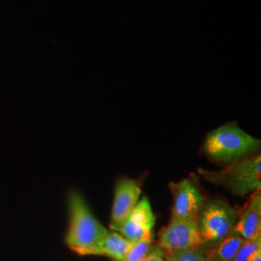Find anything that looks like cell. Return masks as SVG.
Here are the masks:
<instances>
[{"label": "cell", "mask_w": 261, "mask_h": 261, "mask_svg": "<svg viewBox=\"0 0 261 261\" xmlns=\"http://www.w3.org/2000/svg\"><path fill=\"white\" fill-rule=\"evenodd\" d=\"M70 226L66 236L69 248L81 255H99L109 230L91 212L84 196L73 191L68 198Z\"/></svg>", "instance_id": "6da1fadb"}, {"label": "cell", "mask_w": 261, "mask_h": 261, "mask_svg": "<svg viewBox=\"0 0 261 261\" xmlns=\"http://www.w3.org/2000/svg\"><path fill=\"white\" fill-rule=\"evenodd\" d=\"M260 145V140L242 130L235 122H229L208 133L202 151L217 165H228L255 155Z\"/></svg>", "instance_id": "7a4b0ae2"}, {"label": "cell", "mask_w": 261, "mask_h": 261, "mask_svg": "<svg viewBox=\"0 0 261 261\" xmlns=\"http://www.w3.org/2000/svg\"><path fill=\"white\" fill-rule=\"evenodd\" d=\"M197 173L212 184L224 187L235 196H245L260 190V154L225 165L220 170L199 168Z\"/></svg>", "instance_id": "3957f363"}, {"label": "cell", "mask_w": 261, "mask_h": 261, "mask_svg": "<svg viewBox=\"0 0 261 261\" xmlns=\"http://www.w3.org/2000/svg\"><path fill=\"white\" fill-rule=\"evenodd\" d=\"M238 219V210L222 197L206 199L197 224L206 248H211L232 232Z\"/></svg>", "instance_id": "277c9868"}, {"label": "cell", "mask_w": 261, "mask_h": 261, "mask_svg": "<svg viewBox=\"0 0 261 261\" xmlns=\"http://www.w3.org/2000/svg\"><path fill=\"white\" fill-rule=\"evenodd\" d=\"M156 246L164 255L204 246L197 220L170 219L168 225L160 230Z\"/></svg>", "instance_id": "5b68a950"}, {"label": "cell", "mask_w": 261, "mask_h": 261, "mask_svg": "<svg viewBox=\"0 0 261 261\" xmlns=\"http://www.w3.org/2000/svg\"><path fill=\"white\" fill-rule=\"evenodd\" d=\"M173 196L171 219L174 220H197L206 196L196 178H186L177 183H169Z\"/></svg>", "instance_id": "8992f818"}, {"label": "cell", "mask_w": 261, "mask_h": 261, "mask_svg": "<svg viewBox=\"0 0 261 261\" xmlns=\"http://www.w3.org/2000/svg\"><path fill=\"white\" fill-rule=\"evenodd\" d=\"M156 217L153 213L149 199L143 196L133 209L129 217L119 226L112 230L121 234L126 239L137 243L153 235Z\"/></svg>", "instance_id": "52a82bcc"}, {"label": "cell", "mask_w": 261, "mask_h": 261, "mask_svg": "<svg viewBox=\"0 0 261 261\" xmlns=\"http://www.w3.org/2000/svg\"><path fill=\"white\" fill-rule=\"evenodd\" d=\"M141 195L140 185L134 179H120L114 191V199L112 204L111 229H113L129 217L133 209L138 204Z\"/></svg>", "instance_id": "ba28073f"}, {"label": "cell", "mask_w": 261, "mask_h": 261, "mask_svg": "<svg viewBox=\"0 0 261 261\" xmlns=\"http://www.w3.org/2000/svg\"><path fill=\"white\" fill-rule=\"evenodd\" d=\"M233 231L245 240L261 235L260 190L252 193L241 211H238V219Z\"/></svg>", "instance_id": "9c48e42d"}, {"label": "cell", "mask_w": 261, "mask_h": 261, "mask_svg": "<svg viewBox=\"0 0 261 261\" xmlns=\"http://www.w3.org/2000/svg\"><path fill=\"white\" fill-rule=\"evenodd\" d=\"M245 239L232 230L224 239L208 249L209 261H233Z\"/></svg>", "instance_id": "30bf717a"}, {"label": "cell", "mask_w": 261, "mask_h": 261, "mask_svg": "<svg viewBox=\"0 0 261 261\" xmlns=\"http://www.w3.org/2000/svg\"><path fill=\"white\" fill-rule=\"evenodd\" d=\"M134 244L116 231H109L101 244L99 255H106L115 261L122 260Z\"/></svg>", "instance_id": "8fae6325"}, {"label": "cell", "mask_w": 261, "mask_h": 261, "mask_svg": "<svg viewBox=\"0 0 261 261\" xmlns=\"http://www.w3.org/2000/svg\"><path fill=\"white\" fill-rule=\"evenodd\" d=\"M165 261H209L208 249L201 246L196 249L173 252L165 255Z\"/></svg>", "instance_id": "7c38bea8"}, {"label": "cell", "mask_w": 261, "mask_h": 261, "mask_svg": "<svg viewBox=\"0 0 261 261\" xmlns=\"http://www.w3.org/2000/svg\"><path fill=\"white\" fill-rule=\"evenodd\" d=\"M154 235H151L148 238L135 243L130 248V251L125 255V257L120 261H141L150 252L153 247Z\"/></svg>", "instance_id": "4fadbf2b"}, {"label": "cell", "mask_w": 261, "mask_h": 261, "mask_svg": "<svg viewBox=\"0 0 261 261\" xmlns=\"http://www.w3.org/2000/svg\"><path fill=\"white\" fill-rule=\"evenodd\" d=\"M261 249V235L245 240L239 251L236 253L233 261H248L252 254Z\"/></svg>", "instance_id": "5bb4252c"}, {"label": "cell", "mask_w": 261, "mask_h": 261, "mask_svg": "<svg viewBox=\"0 0 261 261\" xmlns=\"http://www.w3.org/2000/svg\"><path fill=\"white\" fill-rule=\"evenodd\" d=\"M141 261H165V255L159 247L153 246L147 255Z\"/></svg>", "instance_id": "9a60e30c"}, {"label": "cell", "mask_w": 261, "mask_h": 261, "mask_svg": "<svg viewBox=\"0 0 261 261\" xmlns=\"http://www.w3.org/2000/svg\"><path fill=\"white\" fill-rule=\"evenodd\" d=\"M248 261H261V249L257 252H254Z\"/></svg>", "instance_id": "2e32d148"}]
</instances>
